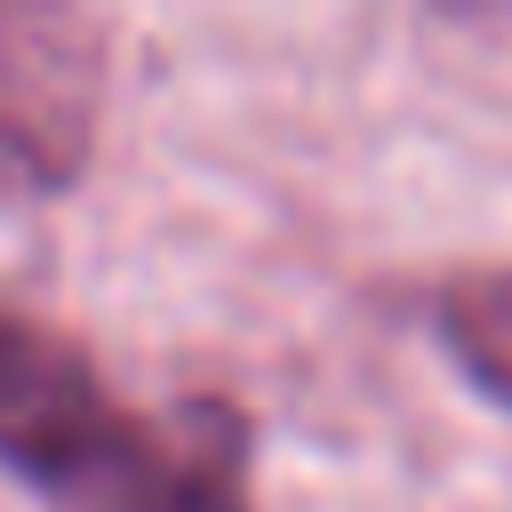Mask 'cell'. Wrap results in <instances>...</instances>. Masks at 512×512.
I'll list each match as a JSON object with an SVG mask.
<instances>
[{
    "instance_id": "cell-1",
    "label": "cell",
    "mask_w": 512,
    "mask_h": 512,
    "mask_svg": "<svg viewBox=\"0 0 512 512\" xmlns=\"http://www.w3.org/2000/svg\"><path fill=\"white\" fill-rule=\"evenodd\" d=\"M0 464L48 512H248V432L224 400L136 408L80 336L0 304Z\"/></svg>"
},
{
    "instance_id": "cell-3",
    "label": "cell",
    "mask_w": 512,
    "mask_h": 512,
    "mask_svg": "<svg viewBox=\"0 0 512 512\" xmlns=\"http://www.w3.org/2000/svg\"><path fill=\"white\" fill-rule=\"evenodd\" d=\"M432 328L448 360L512 408V264H464L432 288Z\"/></svg>"
},
{
    "instance_id": "cell-2",
    "label": "cell",
    "mask_w": 512,
    "mask_h": 512,
    "mask_svg": "<svg viewBox=\"0 0 512 512\" xmlns=\"http://www.w3.org/2000/svg\"><path fill=\"white\" fill-rule=\"evenodd\" d=\"M104 120V16L0 0V192L48 200L64 192Z\"/></svg>"
}]
</instances>
